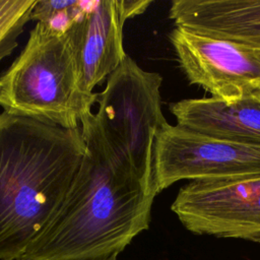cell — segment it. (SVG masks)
<instances>
[{"label":"cell","mask_w":260,"mask_h":260,"mask_svg":"<svg viewBox=\"0 0 260 260\" xmlns=\"http://www.w3.org/2000/svg\"><path fill=\"white\" fill-rule=\"evenodd\" d=\"M86 152L59 208L20 260H117L149 228L157 193L107 139L91 113L81 121Z\"/></svg>","instance_id":"cell-1"},{"label":"cell","mask_w":260,"mask_h":260,"mask_svg":"<svg viewBox=\"0 0 260 260\" xmlns=\"http://www.w3.org/2000/svg\"><path fill=\"white\" fill-rule=\"evenodd\" d=\"M86 145L79 129L0 114V260H20L59 208Z\"/></svg>","instance_id":"cell-2"},{"label":"cell","mask_w":260,"mask_h":260,"mask_svg":"<svg viewBox=\"0 0 260 260\" xmlns=\"http://www.w3.org/2000/svg\"><path fill=\"white\" fill-rule=\"evenodd\" d=\"M96 98L82 86L70 29L61 35L40 22L0 75L3 112L65 129H79Z\"/></svg>","instance_id":"cell-3"},{"label":"cell","mask_w":260,"mask_h":260,"mask_svg":"<svg viewBox=\"0 0 260 260\" xmlns=\"http://www.w3.org/2000/svg\"><path fill=\"white\" fill-rule=\"evenodd\" d=\"M161 81L157 72L142 69L127 55L108 76L105 89L98 92L95 113L113 147L128 161L139 180L155 192L154 141L167 123L161 111Z\"/></svg>","instance_id":"cell-4"},{"label":"cell","mask_w":260,"mask_h":260,"mask_svg":"<svg viewBox=\"0 0 260 260\" xmlns=\"http://www.w3.org/2000/svg\"><path fill=\"white\" fill-rule=\"evenodd\" d=\"M260 176V145L204 136L168 122L153 151L157 194L178 181H230Z\"/></svg>","instance_id":"cell-5"},{"label":"cell","mask_w":260,"mask_h":260,"mask_svg":"<svg viewBox=\"0 0 260 260\" xmlns=\"http://www.w3.org/2000/svg\"><path fill=\"white\" fill-rule=\"evenodd\" d=\"M171 209L195 235L260 243V176L189 182Z\"/></svg>","instance_id":"cell-6"},{"label":"cell","mask_w":260,"mask_h":260,"mask_svg":"<svg viewBox=\"0 0 260 260\" xmlns=\"http://www.w3.org/2000/svg\"><path fill=\"white\" fill-rule=\"evenodd\" d=\"M170 41L189 82L212 98L231 102L260 93V49L182 26Z\"/></svg>","instance_id":"cell-7"},{"label":"cell","mask_w":260,"mask_h":260,"mask_svg":"<svg viewBox=\"0 0 260 260\" xmlns=\"http://www.w3.org/2000/svg\"><path fill=\"white\" fill-rule=\"evenodd\" d=\"M131 17L127 0L89 1L84 15L70 28L85 91L93 93L127 56L123 26Z\"/></svg>","instance_id":"cell-8"},{"label":"cell","mask_w":260,"mask_h":260,"mask_svg":"<svg viewBox=\"0 0 260 260\" xmlns=\"http://www.w3.org/2000/svg\"><path fill=\"white\" fill-rule=\"evenodd\" d=\"M177 125L204 136L260 145V95L226 102L185 99L170 105Z\"/></svg>","instance_id":"cell-9"},{"label":"cell","mask_w":260,"mask_h":260,"mask_svg":"<svg viewBox=\"0 0 260 260\" xmlns=\"http://www.w3.org/2000/svg\"><path fill=\"white\" fill-rule=\"evenodd\" d=\"M176 26L260 49V0H174Z\"/></svg>","instance_id":"cell-10"},{"label":"cell","mask_w":260,"mask_h":260,"mask_svg":"<svg viewBox=\"0 0 260 260\" xmlns=\"http://www.w3.org/2000/svg\"><path fill=\"white\" fill-rule=\"evenodd\" d=\"M37 0H0V61L17 47Z\"/></svg>","instance_id":"cell-11"},{"label":"cell","mask_w":260,"mask_h":260,"mask_svg":"<svg viewBox=\"0 0 260 260\" xmlns=\"http://www.w3.org/2000/svg\"><path fill=\"white\" fill-rule=\"evenodd\" d=\"M76 0H37L30 19L44 23L56 12L76 4Z\"/></svg>","instance_id":"cell-12"},{"label":"cell","mask_w":260,"mask_h":260,"mask_svg":"<svg viewBox=\"0 0 260 260\" xmlns=\"http://www.w3.org/2000/svg\"><path fill=\"white\" fill-rule=\"evenodd\" d=\"M259 95H260V93H259Z\"/></svg>","instance_id":"cell-13"}]
</instances>
